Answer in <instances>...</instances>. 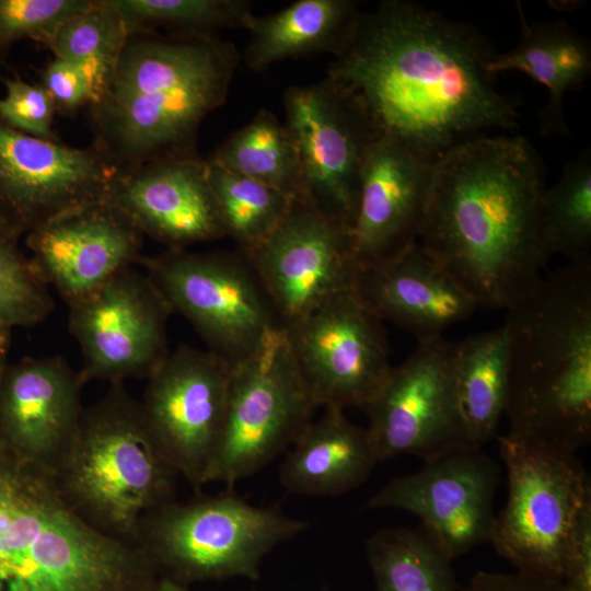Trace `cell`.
I'll return each instance as SVG.
<instances>
[{
    "label": "cell",
    "mask_w": 591,
    "mask_h": 591,
    "mask_svg": "<svg viewBox=\"0 0 591 591\" xmlns=\"http://www.w3.org/2000/svg\"><path fill=\"white\" fill-rule=\"evenodd\" d=\"M495 51L471 25L412 1L385 0L361 12L326 78L352 99L378 137L434 164L483 131L518 128L515 102L487 71Z\"/></svg>",
    "instance_id": "cell-1"
},
{
    "label": "cell",
    "mask_w": 591,
    "mask_h": 591,
    "mask_svg": "<svg viewBox=\"0 0 591 591\" xmlns=\"http://www.w3.org/2000/svg\"><path fill=\"white\" fill-rule=\"evenodd\" d=\"M544 172L521 136H478L432 169L417 242L475 301L508 310L542 280Z\"/></svg>",
    "instance_id": "cell-2"
},
{
    "label": "cell",
    "mask_w": 591,
    "mask_h": 591,
    "mask_svg": "<svg viewBox=\"0 0 591 591\" xmlns=\"http://www.w3.org/2000/svg\"><path fill=\"white\" fill-rule=\"evenodd\" d=\"M241 53L209 34H130L102 96L89 106L94 143L119 171L197 157L204 119L227 100Z\"/></svg>",
    "instance_id": "cell-3"
},
{
    "label": "cell",
    "mask_w": 591,
    "mask_h": 591,
    "mask_svg": "<svg viewBox=\"0 0 591 591\" xmlns=\"http://www.w3.org/2000/svg\"><path fill=\"white\" fill-rule=\"evenodd\" d=\"M507 434L576 453L591 441V258L507 310Z\"/></svg>",
    "instance_id": "cell-4"
},
{
    "label": "cell",
    "mask_w": 591,
    "mask_h": 591,
    "mask_svg": "<svg viewBox=\"0 0 591 591\" xmlns=\"http://www.w3.org/2000/svg\"><path fill=\"white\" fill-rule=\"evenodd\" d=\"M137 546L84 521L48 473L0 453V591H148Z\"/></svg>",
    "instance_id": "cell-5"
},
{
    "label": "cell",
    "mask_w": 591,
    "mask_h": 591,
    "mask_svg": "<svg viewBox=\"0 0 591 591\" xmlns=\"http://www.w3.org/2000/svg\"><path fill=\"white\" fill-rule=\"evenodd\" d=\"M49 475L78 515L135 546L140 519L175 499L178 476L160 455L139 401L123 382L112 383L83 408L68 449Z\"/></svg>",
    "instance_id": "cell-6"
},
{
    "label": "cell",
    "mask_w": 591,
    "mask_h": 591,
    "mask_svg": "<svg viewBox=\"0 0 591 591\" xmlns=\"http://www.w3.org/2000/svg\"><path fill=\"white\" fill-rule=\"evenodd\" d=\"M309 523L276 507L254 506L232 489L188 502L175 499L142 515L136 545L160 577L190 587L233 578L257 580L265 557Z\"/></svg>",
    "instance_id": "cell-7"
},
{
    "label": "cell",
    "mask_w": 591,
    "mask_h": 591,
    "mask_svg": "<svg viewBox=\"0 0 591 591\" xmlns=\"http://www.w3.org/2000/svg\"><path fill=\"white\" fill-rule=\"evenodd\" d=\"M508 496L489 542L517 572L560 582L568 541L591 502V482L576 453L543 441L497 437Z\"/></svg>",
    "instance_id": "cell-8"
},
{
    "label": "cell",
    "mask_w": 591,
    "mask_h": 591,
    "mask_svg": "<svg viewBox=\"0 0 591 591\" xmlns=\"http://www.w3.org/2000/svg\"><path fill=\"white\" fill-rule=\"evenodd\" d=\"M316 404L283 328L232 366L220 437L206 484L232 489L286 453L314 419Z\"/></svg>",
    "instance_id": "cell-9"
},
{
    "label": "cell",
    "mask_w": 591,
    "mask_h": 591,
    "mask_svg": "<svg viewBox=\"0 0 591 591\" xmlns=\"http://www.w3.org/2000/svg\"><path fill=\"white\" fill-rule=\"evenodd\" d=\"M138 264L207 349L231 366L255 354L282 328L244 254L167 250Z\"/></svg>",
    "instance_id": "cell-10"
},
{
    "label": "cell",
    "mask_w": 591,
    "mask_h": 591,
    "mask_svg": "<svg viewBox=\"0 0 591 591\" xmlns=\"http://www.w3.org/2000/svg\"><path fill=\"white\" fill-rule=\"evenodd\" d=\"M453 343L444 337L418 341L366 408L379 462L399 455L428 461L472 447L452 375Z\"/></svg>",
    "instance_id": "cell-11"
},
{
    "label": "cell",
    "mask_w": 591,
    "mask_h": 591,
    "mask_svg": "<svg viewBox=\"0 0 591 591\" xmlns=\"http://www.w3.org/2000/svg\"><path fill=\"white\" fill-rule=\"evenodd\" d=\"M232 366L188 346L147 378L141 413L162 459L197 491L206 485L225 412Z\"/></svg>",
    "instance_id": "cell-12"
},
{
    "label": "cell",
    "mask_w": 591,
    "mask_h": 591,
    "mask_svg": "<svg viewBox=\"0 0 591 591\" xmlns=\"http://www.w3.org/2000/svg\"><path fill=\"white\" fill-rule=\"evenodd\" d=\"M283 108L299 151L304 201L350 230L364 159L379 137L328 78L288 88Z\"/></svg>",
    "instance_id": "cell-13"
},
{
    "label": "cell",
    "mask_w": 591,
    "mask_h": 591,
    "mask_svg": "<svg viewBox=\"0 0 591 591\" xmlns=\"http://www.w3.org/2000/svg\"><path fill=\"white\" fill-rule=\"evenodd\" d=\"M285 331L318 407L364 412L393 368L382 321L352 289L329 298Z\"/></svg>",
    "instance_id": "cell-14"
},
{
    "label": "cell",
    "mask_w": 591,
    "mask_h": 591,
    "mask_svg": "<svg viewBox=\"0 0 591 591\" xmlns=\"http://www.w3.org/2000/svg\"><path fill=\"white\" fill-rule=\"evenodd\" d=\"M242 253L283 329L351 290L360 269L350 230L302 200H293L266 240Z\"/></svg>",
    "instance_id": "cell-15"
},
{
    "label": "cell",
    "mask_w": 591,
    "mask_h": 591,
    "mask_svg": "<svg viewBox=\"0 0 591 591\" xmlns=\"http://www.w3.org/2000/svg\"><path fill=\"white\" fill-rule=\"evenodd\" d=\"M68 306L69 329L82 354L79 373L84 384L148 378L170 352L171 310L143 270L128 267Z\"/></svg>",
    "instance_id": "cell-16"
},
{
    "label": "cell",
    "mask_w": 591,
    "mask_h": 591,
    "mask_svg": "<svg viewBox=\"0 0 591 591\" xmlns=\"http://www.w3.org/2000/svg\"><path fill=\"white\" fill-rule=\"evenodd\" d=\"M119 172L93 142L73 148L0 120V224L16 235L104 199Z\"/></svg>",
    "instance_id": "cell-17"
},
{
    "label": "cell",
    "mask_w": 591,
    "mask_h": 591,
    "mask_svg": "<svg viewBox=\"0 0 591 591\" xmlns=\"http://www.w3.org/2000/svg\"><path fill=\"white\" fill-rule=\"evenodd\" d=\"M500 474L499 464L483 448H461L390 479L369 498L367 509L415 514L420 528L453 560L489 542Z\"/></svg>",
    "instance_id": "cell-18"
},
{
    "label": "cell",
    "mask_w": 591,
    "mask_h": 591,
    "mask_svg": "<svg viewBox=\"0 0 591 591\" xmlns=\"http://www.w3.org/2000/svg\"><path fill=\"white\" fill-rule=\"evenodd\" d=\"M142 236L102 199L32 230L26 245L38 275L70 305L138 264Z\"/></svg>",
    "instance_id": "cell-19"
},
{
    "label": "cell",
    "mask_w": 591,
    "mask_h": 591,
    "mask_svg": "<svg viewBox=\"0 0 591 591\" xmlns=\"http://www.w3.org/2000/svg\"><path fill=\"white\" fill-rule=\"evenodd\" d=\"M83 385L79 371L59 356L7 366L0 383V453L50 474L78 429Z\"/></svg>",
    "instance_id": "cell-20"
},
{
    "label": "cell",
    "mask_w": 591,
    "mask_h": 591,
    "mask_svg": "<svg viewBox=\"0 0 591 591\" xmlns=\"http://www.w3.org/2000/svg\"><path fill=\"white\" fill-rule=\"evenodd\" d=\"M104 199L142 235L167 250H186L227 236L208 181L207 161L199 155L119 171Z\"/></svg>",
    "instance_id": "cell-21"
},
{
    "label": "cell",
    "mask_w": 591,
    "mask_h": 591,
    "mask_svg": "<svg viewBox=\"0 0 591 591\" xmlns=\"http://www.w3.org/2000/svg\"><path fill=\"white\" fill-rule=\"evenodd\" d=\"M433 164L397 142L379 137L361 171L350 237L357 259L368 265L390 258L418 240Z\"/></svg>",
    "instance_id": "cell-22"
},
{
    "label": "cell",
    "mask_w": 591,
    "mask_h": 591,
    "mask_svg": "<svg viewBox=\"0 0 591 591\" xmlns=\"http://www.w3.org/2000/svg\"><path fill=\"white\" fill-rule=\"evenodd\" d=\"M352 290L378 318L394 323L418 341L443 337L478 308L418 242L390 258L360 266Z\"/></svg>",
    "instance_id": "cell-23"
},
{
    "label": "cell",
    "mask_w": 591,
    "mask_h": 591,
    "mask_svg": "<svg viewBox=\"0 0 591 591\" xmlns=\"http://www.w3.org/2000/svg\"><path fill=\"white\" fill-rule=\"evenodd\" d=\"M378 462L367 429L325 407L285 453L279 480L296 495L335 497L363 484Z\"/></svg>",
    "instance_id": "cell-24"
},
{
    "label": "cell",
    "mask_w": 591,
    "mask_h": 591,
    "mask_svg": "<svg viewBox=\"0 0 591 591\" xmlns=\"http://www.w3.org/2000/svg\"><path fill=\"white\" fill-rule=\"evenodd\" d=\"M361 11L354 0H298L246 22L248 40L241 61L254 72L301 56L339 55L351 39Z\"/></svg>",
    "instance_id": "cell-25"
},
{
    "label": "cell",
    "mask_w": 591,
    "mask_h": 591,
    "mask_svg": "<svg viewBox=\"0 0 591 591\" xmlns=\"http://www.w3.org/2000/svg\"><path fill=\"white\" fill-rule=\"evenodd\" d=\"M522 36L519 44L505 53L495 51L487 63L490 76L503 71L525 73L548 92L540 114L545 135L568 134L564 116V97L579 90L591 73V46L565 21L526 23L519 10Z\"/></svg>",
    "instance_id": "cell-26"
},
{
    "label": "cell",
    "mask_w": 591,
    "mask_h": 591,
    "mask_svg": "<svg viewBox=\"0 0 591 591\" xmlns=\"http://www.w3.org/2000/svg\"><path fill=\"white\" fill-rule=\"evenodd\" d=\"M452 375L470 443L483 448L497 436L505 415L509 383L505 325L454 341Z\"/></svg>",
    "instance_id": "cell-27"
},
{
    "label": "cell",
    "mask_w": 591,
    "mask_h": 591,
    "mask_svg": "<svg viewBox=\"0 0 591 591\" xmlns=\"http://www.w3.org/2000/svg\"><path fill=\"white\" fill-rule=\"evenodd\" d=\"M209 162L273 187L291 199L304 201L302 169L296 139L286 125L266 108L232 132Z\"/></svg>",
    "instance_id": "cell-28"
},
{
    "label": "cell",
    "mask_w": 591,
    "mask_h": 591,
    "mask_svg": "<svg viewBox=\"0 0 591 591\" xmlns=\"http://www.w3.org/2000/svg\"><path fill=\"white\" fill-rule=\"evenodd\" d=\"M375 591H457L452 559L421 528H386L366 543Z\"/></svg>",
    "instance_id": "cell-29"
},
{
    "label": "cell",
    "mask_w": 591,
    "mask_h": 591,
    "mask_svg": "<svg viewBox=\"0 0 591 591\" xmlns=\"http://www.w3.org/2000/svg\"><path fill=\"white\" fill-rule=\"evenodd\" d=\"M538 240L547 260L554 255H561L569 262L591 258L589 150L567 162L558 181L545 188L538 209Z\"/></svg>",
    "instance_id": "cell-30"
},
{
    "label": "cell",
    "mask_w": 591,
    "mask_h": 591,
    "mask_svg": "<svg viewBox=\"0 0 591 591\" xmlns=\"http://www.w3.org/2000/svg\"><path fill=\"white\" fill-rule=\"evenodd\" d=\"M129 36L124 19L111 1L94 0L62 24L48 48L55 58L70 61L83 71L93 88L94 104L108 86Z\"/></svg>",
    "instance_id": "cell-31"
},
{
    "label": "cell",
    "mask_w": 591,
    "mask_h": 591,
    "mask_svg": "<svg viewBox=\"0 0 591 591\" xmlns=\"http://www.w3.org/2000/svg\"><path fill=\"white\" fill-rule=\"evenodd\" d=\"M207 161V176L225 235L248 252L266 240L293 200L281 192Z\"/></svg>",
    "instance_id": "cell-32"
},
{
    "label": "cell",
    "mask_w": 591,
    "mask_h": 591,
    "mask_svg": "<svg viewBox=\"0 0 591 591\" xmlns=\"http://www.w3.org/2000/svg\"><path fill=\"white\" fill-rule=\"evenodd\" d=\"M130 34L165 28L172 33L209 34L245 30L252 12L246 0H109Z\"/></svg>",
    "instance_id": "cell-33"
},
{
    "label": "cell",
    "mask_w": 591,
    "mask_h": 591,
    "mask_svg": "<svg viewBox=\"0 0 591 591\" xmlns=\"http://www.w3.org/2000/svg\"><path fill=\"white\" fill-rule=\"evenodd\" d=\"M18 239L0 224V327L9 329L38 324L54 310L48 286Z\"/></svg>",
    "instance_id": "cell-34"
},
{
    "label": "cell",
    "mask_w": 591,
    "mask_h": 591,
    "mask_svg": "<svg viewBox=\"0 0 591 591\" xmlns=\"http://www.w3.org/2000/svg\"><path fill=\"white\" fill-rule=\"evenodd\" d=\"M94 0H0V56L16 42L48 47L57 31Z\"/></svg>",
    "instance_id": "cell-35"
},
{
    "label": "cell",
    "mask_w": 591,
    "mask_h": 591,
    "mask_svg": "<svg viewBox=\"0 0 591 591\" xmlns=\"http://www.w3.org/2000/svg\"><path fill=\"white\" fill-rule=\"evenodd\" d=\"M5 95L0 97V120L32 137L59 140L53 131L55 103L39 83L4 79Z\"/></svg>",
    "instance_id": "cell-36"
},
{
    "label": "cell",
    "mask_w": 591,
    "mask_h": 591,
    "mask_svg": "<svg viewBox=\"0 0 591 591\" xmlns=\"http://www.w3.org/2000/svg\"><path fill=\"white\" fill-rule=\"evenodd\" d=\"M40 83L50 94L56 111L73 114L94 102L91 82L74 63L54 58L42 71Z\"/></svg>",
    "instance_id": "cell-37"
},
{
    "label": "cell",
    "mask_w": 591,
    "mask_h": 591,
    "mask_svg": "<svg viewBox=\"0 0 591 591\" xmlns=\"http://www.w3.org/2000/svg\"><path fill=\"white\" fill-rule=\"evenodd\" d=\"M560 583L566 591H591V502L582 510L568 541Z\"/></svg>",
    "instance_id": "cell-38"
},
{
    "label": "cell",
    "mask_w": 591,
    "mask_h": 591,
    "mask_svg": "<svg viewBox=\"0 0 591 591\" xmlns=\"http://www.w3.org/2000/svg\"><path fill=\"white\" fill-rule=\"evenodd\" d=\"M464 591H566L560 582L543 580L519 572L478 571Z\"/></svg>",
    "instance_id": "cell-39"
},
{
    "label": "cell",
    "mask_w": 591,
    "mask_h": 591,
    "mask_svg": "<svg viewBox=\"0 0 591 591\" xmlns=\"http://www.w3.org/2000/svg\"><path fill=\"white\" fill-rule=\"evenodd\" d=\"M148 591H190V587L176 580L159 576Z\"/></svg>",
    "instance_id": "cell-40"
},
{
    "label": "cell",
    "mask_w": 591,
    "mask_h": 591,
    "mask_svg": "<svg viewBox=\"0 0 591 591\" xmlns=\"http://www.w3.org/2000/svg\"><path fill=\"white\" fill-rule=\"evenodd\" d=\"M12 329L0 327V383L7 368V358L10 347Z\"/></svg>",
    "instance_id": "cell-41"
},
{
    "label": "cell",
    "mask_w": 591,
    "mask_h": 591,
    "mask_svg": "<svg viewBox=\"0 0 591 591\" xmlns=\"http://www.w3.org/2000/svg\"><path fill=\"white\" fill-rule=\"evenodd\" d=\"M247 591H257V590H247ZM324 591H328V590H324Z\"/></svg>",
    "instance_id": "cell-42"
}]
</instances>
